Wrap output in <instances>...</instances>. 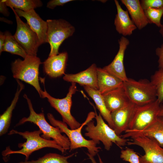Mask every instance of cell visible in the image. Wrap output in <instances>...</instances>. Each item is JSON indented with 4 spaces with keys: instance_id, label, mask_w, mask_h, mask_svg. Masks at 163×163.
<instances>
[{
    "instance_id": "ac0fdd59",
    "label": "cell",
    "mask_w": 163,
    "mask_h": 163,
    "mask_svg": "<svg viewBox=\"0 0 163 163\" xmlns=\"http://www.w3.org/2000/svg\"><path fill=\"white\" fill-rule=\"evenodd\" d=\"M143 135L155 139L163 147V116H158L156 120L142 131L126 132L120 136L124 138Z\"/></svg>"
},
{
    "instance_id": "836d02e7",
    "label": "cell",
    "mask_w": 163,
    "mask_h": 163,
    "mask_svg": "<svg viewBox=\"0 0 163 163\" xmlns=\"http://www.w3.org/2000/svg\"><path fill=\"white\" fill-rule=\"evenodd\" d=\"M5 39V33L0 31V54L2 52L3 47Z\"/></svg>"
},
{
    "instance_id": "ba28073f",
    "label": "cell",
    "mask_w": 163,
    "mask_h": 163,
    "mask_svg": "<svg viewBox=\"0 0 163 163\" xmlns=\"http://www.w3.org/2000/svg\"><path fill=\"white\" fill-rule=\"evenodd\" d=\"M77 90L76 83L72 82L66 97L62 99L56 98L51 96L46 91L41 92L40 97L46 98L51 106L61 115L62 121L69 125L70 129H75L81 124L72 115L71 109L72 104V97Z\"/></svg>"
},
{
    "instance_id": "3957f363",
    "label": "cell",
    "mask_w": 163,
    "mask_h": 163,
    "mask_svg": "<svg viewBox=\"0 0 163 163\" xmlns=\"http://www.w3.org/2000/svg\"><path fill=\"white\" fill-rule=\"evenodd\" d=\"M95 113L96 125H94V122L92 120L88 122L85 128L86 132L85 136L88 137L97 144L101 142L105 149L108 151L110 149L113 143L120 148L126 145L128 139L118 136L115 131L104 122L100 113L98 115Z\"/></svg>"
},
{
    "instance_id": "f1b7e54d",
    "label": "cell",
    "mask_w": 163,
    "mask_h": 163,
    "mask_svg": "<svg viewBox=\"0 0 163 163\" xmlns=\"http://www.w3.org/2000/svg\"><path fill=\"white\" fill-rule=\"evenodd\" d=\"M139 157L133 149L129 148H126L121 151L120 158L130 163H140Z\"/></svg>"
},
{
    "instance_id": "44dd1931",
    "label": "cell",
    "mask_w": 163,
    "mask_h": 163,
    "mask_svg": "<svg viewBox=\"0 0 163 163\" xmlns=\"http://www.w3.org/2000/svg\"><path fill=\"white\" fill-rule=\"evenodd\" d=\"M102 95L106 106L111 113L120 108L129 101L123 86Z\"/></svg>"
},
{
    "instance_id": "d6986e66",
    "label": "cell",
    "mask_w": 163,
    "mask_h": 163,
    "mask_svg": "<svg viewBox=\"0 0 163 163\" xmlns=\"http://www.w3.org/2000/svg\"><path fill=\"white\" fill-rule=\"evenodd\" d=\"M120 1L127 8L132 21L137 28L141 30L149 23L139 0H121Z\"/></svg>"
},
{
    "instance_id": "7a4b0ae2",
    "label": "cell",
    "mask_w": 163,
    "mask_h": 163,
    "mask_svg": "<svg viewBox=\"0 0 163 163\" xmlns=\"http://www.w3.org/2000/svg\"><path fill=\"white\" fill-rule=\"evenodd\" d=\"M95 113H89L86 120L79 127L76 129H71L68 128L66 123L56 119L52 113H48L47 114L51 125L58 127L61 133H65L69 138L70 143V152L78 148L85 147L87 149L88 153L93 157L97 154L101 148L97 147V144L93 140L86 139L82 134V130L83 127L95 118Z\"/></svg>"
},
{
    "instance_id": "484cf974",
    "label": "cell",
    "mask_w": 163,
    "mask_h": 163,
    "mask_svg": "<svg viewBox=\"0 0 163 163\" xmlns=\"http://www.w3.org/2000/svg\"><path fill=\"white\" fill-rule=\"evenodd\" d=\"M75 153L64 156L55 153H49L37 160L31 161H21L18 163H70L68 159L73 156Z\"/></svg>"
},
{
    "instance_id": "6da1fadb",
    "label": "cell",
    "mask_w": 163,
    "mask_h": 163,
    "mask_svg": "<svg viewBox=\"0 0 163 163\" xmlns=\"http://www.w3.org/2000/svg\"><path fill=\"white\" fill-rule=\"evenodd\" d=\"M42 132L40 129L33 131H26L24 132L18 131L12 129L8 133L9 135L18 134L25 139L26 141L20 143L18 146L22 148L18 150H12L9 147H7L2 153L3 158L14 154H20L25 156V161H28L31 154L35 151L44 148H51L55 149L63 153L65 152L64 149L54 140H47L40 136Z\"/></svg>"
},
{
    "instance_id": "7c38bea8",
    "label": "cell",
    "mask_w": 163,
    "mask_h": 163,
    "mask_svg": "<svg viewBox=\"0 0 163 163\" xmlns=\"http://www.w3.org/2000/svg\"><path fill=\"white\" fill-rule=\"evenodd\" d=\"M137 107L129 100L120 108L111 113L114 130L118 136L128 129Z\"/></svg>"
},
{
    "instance_id": "4fadbf2b",
    "label": "cell",
    "mask_w": 163,
    "mask_h": 163,
    "mask_svg": "<svg viewBox=\"0 0 163 163\" xmlns=\"http://www.w3.org/2000/svg\"><path fill=\"white\" fill-rule=\"evenodd\" d=\"M118 42L119 50L114 59L110 64L103 68L124 82L128 79L126 75L123 60L125 51L129 44V41L127 38L123 36Z\"/></svg>"
},
{
    "instance_id": "e0dca14e",
    "label": "cell",
    "mask_w": 163,
    "mask_h": 163,
    "mask_svg": "<svg viewBox=\"0 0 163 163\" xmlns=\"http://www.w3.org/2000/svg\"><path fill=\"white\" fill-rule=\"evenodd\" d=\"M114 2L117 11L114 22L116 29L123 36H130L137 27L130 18L127 10H123L118 1L115 0Z\"/></svg>"
},
{
    "instance_id": "277c9868",
    "label": "cell",
    "mask_w": 163,
    "mask_h": 163,
    "mask_svg": "<svg viewBox=\"0 0 163 163\" xmlns=\"http://www.w3.org/2000/svg\"><path fill=\"white\" fill-rule=\"evenodd\" d=\"M24 97L27 100L29 109L30 115L27 117L22 118L15 126L21 125L27 122L33 123L37 126L42 132V137L47 140L52 139L65 151L69 150L70 143L68 137L62 135L58 127L50 125L47 122L43 112L37 113L35 112L30 99L26 94H24Z\"/></svg>"
},
{
    "instance_id": "8fae6325",
    "label": "cell",
    "mask_w": 163,
    "mask_h": 163,
    "mask_svg": "<svg viewBox=\"0 0 163 163\" xmlns=\"http://www.w3.org/2000/svg\"><path fill=\"white\" fill-rule=\"evenodd\" d=\"M17 27L13 36L27 55L37 56L39 47L42 44L37 34L27 23L23 22L14 11Z\"/></svg>"
},
{
    "instance_id": "f546056e",
    "label": "cell",
    "mask_w": 163,
    "mask_h": 163,
    "mask_svg": "<svg viewBox=\"0 0 163 163\" xmlns=\"http://www.w3.org/2000/svg\"><path fill=\"white\" fill-rule=\"evenodd\" d=\"M140 2L144 10L149 8H160L163 7V0H141Z\"/></svg>"
},
{
    "instance_id": "7402d4cb",
    "label": "cell",
    "mask_w": 163,
    "mask_h": 163,
    "mask_svg": "<svg viewBox=\"0 0 163 163\" xmlns=\"http://www.w3.org/2000/svg\"><path fill=\"white\" fill-rule=\"evenodd\" d=\"M17 88L14 97L10 106L0 116V136L7 133L10 125L12 111L16 106L21 92L24 88V85L18 80L16 79Z\"/></svg>"
},
{
    "instance_id": "9a60e30c",
    "label": "cell",
    "mask_w": 163,
    "mask_h": 163,
    "mask_svg": "<svg viewBox=\"0 0 163 163\" xmlns=\"http://www.w3.org/2000/svg\"><path fill=\"white\" fill-rule=\"evenodd\" d=\"M97 68L96 65L93 64L86 70L76 74H65L63 78L67 82L78 83L98 90Z\"/></svg>"
},
{
    "instance_id": "d4e9b609",
    "label": "cell",
    "mask_w": 163,
    "mask_h": 163,
    "mask_svg": "<svg viewBox=\"0 0 163 163\" xmlns=\"http://www.w3.org/2000/svg\"><path fill=\"white\" fill-rule=\"evenodd\" d=\"M4 1L7 6L24 11L34 9L43 5L42 2L40 0H4Z\"/></svg>"
},
{
    "instance_id": "52a82bcc",
    "label": "cell",
    "mask_w": 163,
    "mask_h": 163,
    "mask_svg": "<svg viewBox=\"0 0 163 163\" xmlns=\"http://www.w3.org/2000/svg\"><path fill=\"white\" fill-rule=\"evenodd\" d=\"M46 21L47 43L50 48L49 56H51L59 53L60 46L64 40L73 34L75 28L69 23L62 19H48Z\"/></svg>"
},
{
    "instance_id": "d590c367",
    "label": "cell",
    "mask_w": 163,
    "mask_h": 163,
    "mask_svg": "<svg viewBox=\"0 0 163 163\" xmlns=\"http://www.w3.org/2000/svg\"><path fill=\"white\" fill-rule=\"evenodd\" d=\"M159 32L161 36L163 37V23L162 24L159 30Z\"/></svg>"
},
{
    "instance_id": "603a6c76",
    "label": "cell",
    "mask_w": 163,
    "mask_h": 163,
    "mask_svg": "<svg viewBox=\"0 0 163 163\" xmlns=\"http://www.w3.org/2000/svg\"><path fill=\"white\" fill-rule=\"evenodd\" d=\"M83 87L87 94L94 101L102 117L107 122L109 126L114 130V125L111 113L106 106L102 94L98 90L86 86H83Z\"/></svg>"
},
{
    "instance_id": "4dcf8cb0",
    "label": "cell",
    "mask_w": 163,
    "mask_h": 163,
    "mask_svg": "<svg viewBox=\"0 0 163 163\" xmlns=\"http://www.w3.org/2000/svg\"><path fill=\"white\" fill-rule=\"evenodd\" d=\"M73 0H52L47 3L46 7L53 9L57 6H62L66 4L73 1Z\"/></svg>"
},
{
    "instance_id": "cb8c5ba5",
    "label": "cell",
    "mask_w": 163,
    "mask_h": 163,
    "mask_svg": "<svg viewBox=\"0 0 163 163\" xmlns=\"http://www.w3.org/2000/svg\"><path fill=\"white\" fill-rule=\"evenodd\" d=\"M5 39L2 52H9L12 54L21 56L25 58L27 54L22 47L8 31L5 32Z\"/></svg>"
},
{
    "instance_id": "e575fe53",
    "label": "cell",
    "mask_w": 163,
    "mask_h": 163,
    "mask_svg": "<svg viewBox=\"0 0 163 163\" xmlns=\"http://www.w3.org/2000/svg\"><path fill=\"white\" fill-rule=\"evenodd\" d=\"M86 154L88 157L89 159L91 161L92 163H97L95 160L94 158V157L88 153H87ZM98 156L99 158V163H104L100 156L98 155Z\"/></svg>"
},
{
    "instance_id": "4316f807",
    "label": "cell",
    "mask_w": 163,
    "mask_h": 163,
    "mask_svg": "<svg viewBox=\"0 0 163 163\" xmlns=\"http://www.w3.org/2000/svg\"><path fill=\"white\" fill-rule=\"evenodd\" d=\"M151 82L155 87L157 99L163 102V69H158L151 77Z\"/></svg>"
},
{
    "instance_id": "9c48e42d",
    "label": "cell",
    "mask_w": 163,
    "mask_h": 163,
    "mask_svg": "<svg viewBox=\"0 0 163 163\" xmlns=\"http://www.w3.org/2000/svg\"><path fill=\"white\" fill-rule=\"evenodd\" d=\"M161 104L157 99L150 103L137 106L128 129L125 133L140 131L145 129L157 119Z\"/></svg>"
},
{
    "instance_id": "8d00e7d4",
    "label": "cell",
    "mask_w": 163,
    "mask_h": 163,
    "mask_svg": "<svg viewBox=\"0 0 163 163\" xmlns=\"http://www.w3.org/2000/svg\"><path fill=\"white\" fill-rule=\"evenodd\" d=\"M158 116H163V105H162L161 110L158 114Z\"/></svg>"
},
{
    "instance_id": "2e32d148",
    "label": "cell",
    "mask_w": 163,
    "mask_h": 163,
    "mask_svg": "<svg viewBox=\"0 0 163 163\" xmlns=\"http://www.w3.org/2000/svg\"><path fill=\"white\" fill-rule=\"evenodd\" d=\"M68 58L66 52L49 56L43 63L45 72L52 78H56L65 75Z\"/></svg>"
},
{
    "instance_id": "8992f818",
    "label": "cell",
    "mask_w": 163,
    "mask_h": 163,
    "mask_svg": "<svg viewBox=\"0 0 163 163\" xmlns=\"http://www.w3.org/2000/svg\"><path fill=\"white\" fill-rule=\"evenodd\" d=\"M123 87L129 100L137 106H141L157 100L155 87L147 79L136 81L128 78L123 82Z\"/></svg>"
},
{
    "instance_id": "83f0119b",
    "label": "cell",
    "mask_w": 163,
    "mask_h": 163,
    "mask_svg": "<svg viewBox=\"0 0 163 163\" xmlns=\"http://www.w3.org/2000/svg\"><path fill=\"white\" fill-rule=\"evenodd\" d=\"M144 12L149 23L155 24L160 28L162 25L161 20L163 15V7L160 8H149L145 10Z\"/></svg>"
},
{
    "instance_id": "30bf717a",
    "label": "cell",
    "mask_w": 163,
    "mask_h": 163,
    "mask_svg": "<svg viewBox=\"0 0 163 163\" xmlns=\"http://www.w3.org/2000/svg\"><path fill=\"white\" fill-rule=\"evenodd\" d=\"M131 138L132 141H128L127 144L138 145L144 151V155L139 157L140 163H163V147L155 139L143 135Z\"/></svg>"
},
{
    "instance_id": "5b68a950",
    "label": "cell",
    "mask_w": 163,
    "mask_h": 163,
    "mask_svg": "<svg viewBox=\"0 0 163 163\" xmlns=\"http://www.w3.org/2000/svg\"><path fill=\"white\" fill-rule=\"evenodd\" d=\"M41 63L37 56L27 55L23 60L15 59L11 65L13 77L33 86L40 97L42 90L39 83V68Z\"/></svg>"
},
{
    "instance_id": "ffe728a7",
    "label": "cell",
    "mask_w": 163,
    "mask_h": 163,
    "mask_svg": "<svg viewBox=\"0 0 163 163\" xmlns=\"http://www.w3.org/2000/svg\"><path fill=\"white\" fill-rule=\"evenodd\" d=\"M98 90L101 94L122 87L123 82L103 68H97Z\"/></svg>"
},
{
    "instance_id": "5bb4252c",
    "label": "cell",
    "mask_w": 163,
    "mask_h": 163,
    "mask_svg": "<svg viewBox=\"0 0 163 163\" xmlns=\"http://www.w3.org/2000/svg\"><path fill=\"white\" fill-rule=\"evenodd\" d=\"M20 17L24 18L27 24L37 35L42 44L47 43V25L46 21L43 20L34 9L27 11L12 8Z\"/></svg>"
},
{
    "instance_id": "d6a6232c",
    "label": "cell",
    "mask_w": 163,
    "mask_h": 163,
    "mask_svg": "<svg viewBox=\"0 0 163 163\" xmlns=\"http://www.w3.org/2000/svg\"><path fill=\"white\" fill-rule=\"evenodd\" d=\"M6 5L4 0L0 1V12L1 13L5 16H9L10 13L8 11Z\"/></svg>"
},
{
    "instance_id": "1f68e13d",
    "label": "cell",
    "mask_w": 163,
    "mask_h": 163,
    "mask_svg": "<svg viewBox=\"0 0 163 163\" xmlns=\"http://www.w3.org/2000/svg\"><path fill=\"white\" fill-rule=\"evenodd\" d=\"M155 53L158 58V63L159 69H163V43L160 47L156 48Z\"/></svg>"
}]
</instances>
